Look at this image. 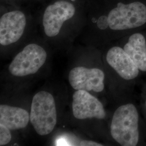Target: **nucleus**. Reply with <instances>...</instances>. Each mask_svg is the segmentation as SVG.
I'll use <instances>...</instances> for the list:
<instances>
[{
  "label": "nucleus",
  "mask_w": 146,
  "mask_h": 146,
  "mask_svg": "<svg viewBox=\"0 0 146 146\" xmlns=\"http://www.w3.org/2000/svg\"><path fill=\"white\" fill-rule=\"evenodd\" d=\"M30 121L40 135H47L53 131L57 123V113L52 94L41 91L34 95L31 103Z\"/></svg>",
  "instance_id": "obj_5"
},
{
  "label": "nucleus",
  "mask_w": 146,
  "mask_h": 146,
  "mask_svg": "<svg viewBox=\"0 0 146 146\" xmlns=\"http://www.w3.org/2000/svg\"><path fill=\"white\" fill-rule=\"evenodd\" d=\"M106 60L122 78L130 80L135 78L139 69L125 50L119 47L111 48L108 51Z\"/></svg>",
  "instance_id": "obj_9"
},
{
  "label": "nucleus",
  "mask_w": 146,
  "mask_h": 146,
  "mask_svg": "<svg viewBox=\"0 0 146 146\" xmlns=\"http://www.w3.org/2000/svg\"><path fill=\"white\" fill-rule=\"evenodd\" d=\"M107 11H100L84 5L86 14L104 15L108 21L110 29L115 31L135 28L146 23V5L140 2L125 4L122 2L115 3Z\"/></svg>",
  "instance_id": "obj_3"
},
{
  "label": "nucleus",
  "mask_w": 146,
  "mask_h": 146,
  "mask_svg": "<svg viewBox=\"0 0 146 146\" xmlns=\"http://www.w3.org/2000/svg\"><path fill=\"white\" fill-rule=\"evenodd\" d=\"M37 19V10L1 3L0 44L8 47L20 41L29 23Z\"/></svg>",
  "instance_id": "obj_2"
},
{
  "label": "nucleus",
  "mask_w": 146,
  "mask_h": 146,
  "mask_svg": "<svg viewBox=\"0 0 146 146\" xmlns=\"http://www.w3.org/2000/svg\"><path fill=\"white\" fill-rule=\"evenodd\" d=\"M30 120V115L26 110L6 104L0 106V124L11 131L25 128Z\"/></svg>",
  "instance_id": "obj_10"
},
{
  "label": "nucleus",
  "mask_w": 146,
  "mask_h": 146,
  "mask_svg": "<svg viewBox=\"0 0 146 146\" xmlns=\"http://www.w3.org/2000/svg\"><path fill=\"white\" fill-rule=\"evenodd\" d=\"M123 49L139 70L146 72V42L143 35L136 33L131 35Z\"/></svg>",
  "instance_id": "obj_11"
},
{
  "label": "nucleus",
  "mask_w": 146,
  "mask_h": 146,
  "mask_svg": "<svg viewBox=\"0 0 146 146\" xmlns=\"http://www.w3.org/2000/svg\"><path fill=\"white\" fill-rule=\"evenodd\" d=\"M37 20L45 36L49 39L59 37L65 28L85 26L84 2L50 0L37 10Z\"/></svg>",
  "instance_id": "obj_1"
},
{
  "label": "nucleus",
  "mask_w": 146,
  "mask_h": 146,
  "mask_svg": "<svg viewBox=\"0 0 146 146\" xmlns=\"http://www.w3.org/2000/svg\"><path fill=\"white\" fill-rule=\"evenodd\" d=\"M1 3L17 7L26 6L25 0H1Z\"/></svg>",
  "instance_id": "obj_14"
},
{
  "label": "nucleus",
  "mask_w": 146,
  "mask_h": 146,
  "mask_svg": "<svg viewBox=\"0 0 146 146\" xmlns=\"http://www.w3.org/2000/svg\"><path fill=\"white\" fill-rule=\"evenodd\" d=\"M138 121L139 114L134 104L120 106L113 116L111 135L121 146H136L139 139Z\"/></svg>",
  "instance_id": "obj_4"
},
{
  "label": "nucleus",
  "mask_w": 146,
  "mask_h": 146,
  "mask_svg": "<svg viewBox=\"0 0 146 146\" xmlns=\"http://www.w3.org/2000/svg\"><path fill=\"white\" fill-rule=\"evenodd\" d=\"M11 139V130L0 124V146H5L10 142Z\"/></svg>",
  "instance_id": "obj_12"
},
{
  "label": "nucleus",
  "mask_w": 146,
  "mask_h": 146,
  "mask_svg": "<svg viewBox=\"0 0 146 146\" xmlns=\"http://www.w3.org/2000/svg\"><path fill=\"white\" fill-rule=\"evenodd\" d=\"M79 146H102V144L99 143L98 142L89 140H82L79 143Z\"/></svg>",
  "instance_id": "obj_15"
},
{
  "label": "nucleus",
  "mask_w": 146,
  "mask_h": 146,
  "mask_svg": "<svg viewBox=\"0 0 146 146\" xmlns=\"http://www.w3.org/2000/svg\"><path fill=\"white\" fill-rule=\"evenodd\" d=\"M72 1H79V2H84L86 0H72Z\"/></svg>",
  "instance_id": "obj_16"
},
{
  "label": "nucleus",
  "mask_w": 146,
  "mask_h": 146,
  "mask_svg": "<svg viewBox=\"0 0 146 146\" xmlns=\"http://www.w3.org/2000/svg\"><path fill=\"white\" fill-rule=\"evenodd\" d=\"M47 57V52L41 45L37 43L27 44L11 61L9 72L19 77L35 74L44 64Z\"/></svg>",
  "instance_id": "obj_6"
},
{
  "label": "nucleus",
  "mask_w": 146,
  "mask_h": 146,
  "mask_svg": "<svg viewBox=\"0 0 146 146\" xmlns=\"http://www.w3.org/2000/svg\"><path fill=\"white\" fill-rule=\"evenodd\" d=\"M104 72L98 68L77 67L69 74L68 80L72 87L76 90L101 92L104 89Z\"/></svg>",
  "instance_id": "obj_7"
},
{
  "label": "nucleus",
  "mask_w": 146,
  "mask_h": 146,
  "mask_svg": "<svg viewBox=\"0 0 146 146\" xmlns=\"http://www.w3.org/2000/svg\"><path fill=\"white\" fill-rule=\"evenodd\" d=\"M50 0H25V5L31 7V8L37 10L40 7Z\"/></svg>",
  "instance_id": "obj_13"
},
{
  "label": "nucleus",
  "mask_w": 146,
  "mask_h": 146,
  "mask_svg": "<svg viewBox=\"0 0 146 146\" xmlns=\"http://www.w3.org/2000/svg\"><path fill=\"white\" fill-rule=\"evenodd\" d=\"M72 110L78 120L96 118L104 119L106 113L99 100L85 90H76L73 95Z\"/></svg>",
  "instance_id": "obj_8"
}]
</instances>
